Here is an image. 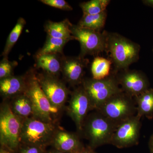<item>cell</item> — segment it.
<instances>
[{
    "label": "cell",
    "mask_w": 153,
    "mask_h": 153,
    "mask_svg": "<svg viewBox=\"0 0 153 153\" xmlns=\"http://www.w3.org/2000/svg\"><path fill=\"white\" fill-rule=\"evenodd\" d=\"M138 44L115 33H107L105 52L113 64V71L118 72L128 69L139 59Z\"/></svg>",
    "instance_id": "6da1fadb"
},
{
    "label": "cell",
    "mask_w": 153,
    "mask_h": 153,
    "mask_svg": "<svg viewBox=\"0 0 153 153\" xmlns=\"http://www.w3.org/2000/svg\"><path fill=\"white\" fill-rule=\"evenodd\" d=\"M26 88L24 93L33 105L34 117L44 121L53 123V118L57 114L59 108L52 105L42 90L36 73L29 71L26 76Z\"/></svg>",
    "instance_id": "7a4b0ae2"
},
{
    "label": "cell",
    "mask_w": 153,
    "mask_h": 153,
    "mask_svg": "<svg viewBox=\"0 0 153 153\" xmlns=\"http://www.w3.org/2000/svg\"><path fill=\"white\" fill-rule=\"evenodd\" d=\"M117 73L113 70L109 76L101 79H83L82 85L90 100L92 110H98L111 97L123 91Z\"/></svg>",
    "instance_id": "3957f363"
},
{
    "label": "cell",
    "mask_w": 153,
    "mask_h": 153,
    "mask_svg": "<svg viewBox=\"0 0 153 153\" xmlns=\"http://www.w3.org/2000/svg\"><path fill=\"white\" fill-rule=\"evenodd\" d=\"M96 111L87 117L82 131L92 149L111 144L113 134L118 126Z\"/></svg>",
    "instance_id": "277c9868"
},
{
    "label": "cell",
    "mask_w": 153,
    "mask_h": 153,
    "mask_svg": "<svg viewBox=\"0 0 153 153\" xmlns=\"http://www.w3.org/2000/svg\"><path fill=\"white\" fill-rule=\"evenodd\" d=\"M56 132L53 123L44 121L36 117L27 118L22 123L20 141L25 145L44 149L52 143Z\"/></svg>",
    "instance_id": "5b68a950"
},
{
    "label": "cell",
    "mask_w": 153,
    "mask_h": 153,
    "mask_svg": "<svg viewBox=\"0 0 153 153\" xmlns=\"http://www.w3.org/2000/svg\"><path fill=\"white\" fill-rule=\"evenodd\" d=\"M119 125L137 114L134 98L123 91L113 96L97 110Z\"/></svg>",
    "instance_id": "8992f818"
},
{
    "label": "cell",
    "mask_w": 153,
    "mask_h": 153,
    "mask_svg": "<svg viewBox=\"0 0 153 153\" xmlns=\"http://www.w3.org/2000/svg\"><path fill=\"white\" fill-rule=\"evenodd\" d=\"M22 118L15 113L9 105H2L0 111V141L1 145L14 151L21 143Z\"/></svg>",
    "instance_id": "52a82bcc"
},
{
    "label": "cell",
    "mask_w": 153,
    "mask_h": 153,
    "mask_svg": "<svg viewBox=\"0 0 153 153\" xmlns=\"http://www.w3.org/2000/svg\"><path fill=\"white\" fill-rule=\"evenodd\" d=\"M71 35L80 45L79 56L84 58L86 55H96L105 52L107 33H102L81 27L78 25H71Z\"/></svg>",
    "instance_id": "ba28073f"
},
{
    "label": "cell",
    "mask_w": 153,
    "mask_h": 153,
    "mask_svg": "<svg viewBox=\"0 0 153 153\" xmlns=\"http://www.w3.org/2000/svg\"><path fill=\"white\" fill-rule=\"evenodd\" d=\"M141 118L136 115L119 124L113 134L111 144L118 148L137 144L141 127Z\"/></svg>",
    "instance_id": "9c48e42d"
},
{
    "label": "cell",
    "mask_w": 153,
    "mask_h": 153,
    "mask_svg": "<svg viewBox=\"0 0 153 153\" xmlns=\"http://www.w3.org/2000/svg\"><path fill=\"white\" fill-rule=\"evenodd\" d=\"M42 90L52 105L60 109L68 98L69 91L57 76L46 72L36 74Z\"/></svg>",
    "instance_id": "30bf717a"
},
{
    "label": "cell",
    "mask_w": 153,
    "mask_h": 153,
    "mask_svg": "<svg viewBox=\"0 0 153 153\" xmlns=\"http://www.w3.org/2000/svg\"><path fill=\"white\" fill-rule=\"evenodd\" d=\"M117 76L123 91L134 98L150 88L149 80L141 71L128 68L117 72Z\"/></svg>",
    "instance_id": "8fae6325"
},
{
    "label": "cell",
    "mask_w": 153,
    "mask_h": 153,
    "mask_svg": "<svg viewBox=\"0 0 153 153\" xmlns=\"http://www.w3.org/2000/svg\"><path fill=\"white\" fill-rule=\"evenodd\" d=\"M67 110L68 114L75 123L78 131L82 132L88 113L92 110L90 100L82 85L71 93Z\"/></svg>",
    "instance_id": "7c38bea8"
},
{
    "label": "cell",
    "mask_w": 153,
    "mask_h": 153,
    "mask_svg": "<svg viewBox=\"0 0 153 153\" xmlns=\"http://www.w3.org/2000/svg\"><path fill=\"white\" fill-rule=\"evenodd\" d=\"M89 63L88 59L78 57H62L61 72L67 82L72 85L82 84L84 68Z\"/></svg>",
    "instance_id": "4fadbf2b"
},
{
    "label": "cell",
    "mask_w": 153,
    "mask_h": 153,
    "mask_svg": "<svg viewBox=\"0 0 153 153\" xmlns=\"http://www.w3.org/2000/svg\"><path fill=\"white\" fill-rule=\"evenodd\" d=\"M52 143L57 151L66 153H76L83 146L76 135L67 131H56Z\"/></svg>",
    "instance_id": "5bb4252c"
},
{
    "label": "cell",
    "mask_w": 153,
    "mask_h": 153,
    "mask_svg": "<svg viewBox=\"0 0 153 153\" xmlns=\"http://www.w3.org/2000/svg\"><path fill=\"white\" fill-rule=\"evenodd\" d=\"M26 76H13L1 79L0 91L4 97L15 96L23 94L26 88Z\"/></svg>",
    "instance_id": "9a60e30c"
},
{
    "label": "cell",
    "mask_w": 153,
    "mask_h": 153,
    "mask_svg": "<svg viewBox=\"0 0 153 153\" xmlns=\"http://www.w3.org/2000/svg\"><path fill=\"white\" fill-rule=\"evenodd\" d=\"M60 54H45L36 57V67L47 74L57 76L62 70V57Z\"/></svg>",
    "instance_id": "2e32d148"
},
{
    "label": "cell",
    "mask_w": 153,
    "mask_h": 153,
    "mask_svg": "<svg viewBox=\"0 0 153 153\" xmlns=\"http://www.w3.org/2000/svg\"><path fill=\"white\" fill-rule=\"evenodd\" d=\"M72 25L68 19L58 22L49 21L44 25V30L48 36L53 38L75 40L70 30Z\"/></svg>",
    "instance_id": "e0dca14e"
},
{
    "label": "cell",
    "mask_w": 153,
    "mask_h": 153,
    "mask_svg": "<svg viewBox=\"0 0 153 153\" xmlns=\"http://www.w3.org/2000/svg\"><path fill=\"white\" fill-rule=\"evenodd\" d=\"M137 115L141 118L146 117L149 120L153 118V88H149L137 97Z\"/></svg>",
    "instance_id": "ac0fdd59"
},
{
    "label": "cell",
    "mask_w": 153,
    "mask_h": 153,
    "mask_svg": "<svg viewBox=\"0 0 153 153\" xmlns=\"http://www.w3.org/2000/svg\"><path fill=\"white\" fill-rule=\"evenodd\" d=\"M107 16V10L96 15H83L77 25L81 27L101 32L105 25Z\"/></svg>",
    "instance_id": "d6986e66"
},
{
    "label": "cell",
    "mask_w": 153,
    "mask_h": 153,
    "mask_svg": "<svg viewBox=\"0 0 153 153\" xmlns=\"http://www.w3.org/2000/svg\"><path fill=\"white\" fill-rule=\"evenodd\" d=\"M69 39H61L53 38L47 35L44 47L36 53V57L48 54H57L63 55V49Z\"/></svg>",
    "instance_id": "ffe728a7"
},
{
    "label": "cell",
    "mask_w": 153,
    "mask_h": 153,
    "mask_svg": "<svg viewBox=\"0 0 153 153\" xmlns=\"http://www.w3.org/2000/svg\"><path fill=\"white\" fill-rule=\"evenodd\" d=\"M12 108L17 115L22 118H24V119L29 117L30 115H34L32 102L25 94L16 97Z\"/></svg>",
    "instance_id": "44dd1931"
},
{
    "label": "cell",
    "mask_w": 153,
    "mask_h": 153,
    "mask_svg": "<svg viewBox=\"0 0 153 153\" xmlns=\"http://www.w3.org/2000/svg\"><path fill=\"white\" fill-rule=\"evenodd\" d=\"M112 64V62L110 59L102 57H96L91 64L92 78L101 79L109 76L111 72V68Z\"/></svg>",
    "instance_id": "7402d4cb"
},
{
    "label": "cell",
    "mask_w": 153,
    "mask_h": 153,
    "mask_svg": "<svg viewBox=\"0 0 153 153\" xmlns=\"http://www.w3.org/2000/svg\"><path fill=\"white\" fill-rule=\"evenodd\" d=\"M26 24V21L24 18H20L18 19L16 24L11 31L6 41L4 49L1 55L4 58H8L9 53L19 39Z\"/></svg>",
    "instance_id": "603a6c76"
},
{
    "label": "cell",
    "mask_w": 153,
    "mask_h": 153,
    "mask_svg": "<svg viewBox=\"0 0 153 153\" xmlns=\"http://www.w3.org/2000/svg\"><path fill=\"white\" fill-rule=\"evenodd\" d=\"M111 1L109 0H91L79 4L83 15H96L106 10Z\"/></svg>",
    "instance_id": "cb8c5ba5"
},
{
    "label": "cell",
    "mask_w": 153,
    "mask_h": 153,
    "mask_svg": "<svg viewBox=\"0 0 153 153\" xmlns=\"http://www.w3.org/2000/svg\"><path fill=\"white\" fill-rule=\"evenodd\" d=\"M18 65L16 61H10L8 58L3 57L0 63V78L1 79L13 76L14 68Z\"/></svg>",
    "instance_id": "d4e9b609"
},
{
    "label": "cell",
    "mask_w": 153,
    "mask_h": 153,
    "mask_svg": "<svg viewBox=\"0 0 153 153\" xmlns=\"http://www.w3.org/2000/svg\"><path fill=\"white\" fill-rule=\"evenodd\" d=\"M40 1L47 5L60 10L67 11L73 10L72 7L64 0H41Z\"/></svg>",
    "instance_id": "484cf974"
},
{
    "label": "cell",
    "mask_w": 153,
    "mask_h": 153,
    "mask_svg": "<svg viewBox=\"0 0 153 153\" xmlns=\"http://www.w3.org/2000/svg\"><path fill=\"white\" fill-rule=\"evenodd\" d=\"M44 149L34 146L25 145L21 148L20 153H43Z\"/></svg>",
    "instance_id": "4316f807"
},
{
    "label": "cell",
    "mask_w": 153,
    "mask_h": 153,
    "mask_svg": "<svg viewBox=\"0 0 153 153\" xmlns=\"http://www.w3.org/2000/svg\"><path fill=\"white\" fill-rule=\"evenodd\" d=\"M76 153H95L94 152L92 148L89 147L84 148L83 147L78 152Z\"/></svg>",
    "instance_id": "83f0119b"
},
{
    "label": "cell",
    "mask_w": 153,
    "mask_h": 153,
    "mask_svg": "<svg viewBox=\"0 0 153 153\" xmlns=\"http://www.w3.org/2000/svg\"><path fill=\"white\" fill-rule=\"evenodd\" d=\"M13 151L7 147L1 145L0 153H13Z\"/></svg>",
    "instance_id": "f1b7e54d"
},
{
    "label": "cell",
    "mask_w": 153,
    "mask_h": 153,
    "mask_svg": "<svg viewBox=\"0 0 153 153\" xmlns=\"http://www.w3.org/2000/svg\"><path fill=\"white\" fill-rule=\"evenodd\" d=\"M149 145L151 153H153V134L150 138Z\"/></svg>",
    "instance_id": "f546056e"
},
{
    "label": "cell",
    "mask_w": 153,
    "mask_h": 153,
    "mask_svg": "<svg viewBox=\"0 0 153 153\" xmlns=\"http://www.w3.org/2000/svg\"><path fill=\"white\" fill-rule=\"evenodd\" d=\"M143 2L145 5L147 6H150L153 7V0H146L143 1Z\"/></svg>",
    "instance_id": "4dcf8cb0"
},
{
    "label": "cell",
    "mask_w": 153,
    "mask_h": 153,
    "mask_svg": "<svg viewBox=\"0 0 153 153\" xmlns=\"http://www.w3.org/2000/svg\"><path fill=\"white\" fill-rule=\"evenodd\" d=\"M51 153H66L63 152H60V151H57V150L55 151H53V152H52Z\"/></svg>",
    "instance_id": "1f68e13d"
}]
</instances>
